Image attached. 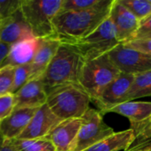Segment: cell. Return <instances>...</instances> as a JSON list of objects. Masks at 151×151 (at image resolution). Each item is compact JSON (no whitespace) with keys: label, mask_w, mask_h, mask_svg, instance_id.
Masks as SVG:
<instances>
[{"label":"cell","mask_w":151,"mask_h":151,"mask_svg":"<svg viewBox=\"0 0 151 151\" xmlns=\"http://www.w3.org/2000/svg\"><path fill=\"white\" fill-rule=\"evenodd\" d=\"M111 4L86 11L61 10L53 19L56 37L65 43H74L87 37L109 17Z\"/></svg>","instance_id":"obj_1"},{"label":"cell","mask_w":151,"mask_h":151,"mask_svg":"<svg viewBox=\"0 0 151 151\" xmlns=\"http://www.w3.org/2000/svg\"><path fill=\"white\" fill-rule=\"evenodd\" d=\"M85 59L73 43L62 42L40 78L46 92L56 87L79 83Z\"/></svg>","instance_id":"obj_2"},{"label":"cell","mask_w":151,"mask_h":151,"mask_svg":"<svg viewBox=\"0 0 151 151\" xmlns=\"http://www.w3.org/2000/svg\"><path fill=\"white\" fill-rule=\"evenodd\" d=\"M46 104L60 120L81 119L89 109L90 97L78 83L61 85L50 89Z\"/></svg>","instance_id":"obj_3"},{"label":"cell","mask_w":151,"mask_h":151,"mask_svg":"<svg viewBox=\"0 0 151 151\" xmlns=\"http://www.w3.org/2000/svg\"><path fill=\"white\" fill-rule=\"evenodd\" d=\"M64 0H22L20 11L34 37L57 38L53 19L62 10Z\"/></svg>","instance_id":"obj_4"},{"label":"cell","mask_w":151,"mask_h":151,"mask_svg":"<svg viewBox=\"0 0 151 151\" xmlns=\"http://www.w3.org/2000/svg\"><path fill=\"white\" fill-rule=\"evenodd\" d=\"M121 73L113 65L108 55L86 60L80 75L79 83L94 104L103 90Z\"/></svg>","instance_id":"obj_5"},{"label":"cell","mask_w":151,"mask_h":151,"mask_svg":"<svg viewBox=\"0 0 151 151\" xmlns=\"http://www.w3.org/2000/svg\"><path fill=\"white\" fill-rule=\"evenodd\" d=\"M74 44L85 61L108 54L120 42L110 16L87 37L73 43Z\"/></svg>","instance_id":"obj_6"},{"label":"cell","mask_w":151,"mask_h":151,"mask_svg":"<svg viewBox=\"0 0 151 151\" xmlns=\"http://www.w3.org/2000/svg\"><path fill=\"white\" fill-rule=\"evenodd\" d=\"M81 126L76 137L73 151H83L113 134L114 130L103 119L102 113L89 108L81 118Z\"/></svg>","instance_id":"obj_7"},{"label":"cell","mask_w":151,"mask_h":151,"mask_svg":"<svg viewBox=\"0 0 151 151\" xmlns=\"http://www.w3.org/2000/svg\"><path fill=\"white\" fill-rule=\"evenodd\" d=\"M107 55L122 73L135 76L151 70V55L128 48L122 43L111 50Z\"/></svg>","instance_id":"obj_8"},{"label":"cell","mask_w":151,"mask_h":151,"mask_svg":"<svg viewBox=\"0 0 151 151\" xmlns=\"http://www.w3.org/2000/svg\"><path fill=\"white\" fill-rule=\"evenodd\" d=\"M134 75L120 73L101 93L94 103L102 115L108 113L112 108L127 102V96L134 82Z\"/></svg>","instance_id":"obj_9"},{"label":"cell","mask_w":151,"mask_h":151,"mask_svg":"<svg viewBox=\"0 0 151 151\" xmlns=\"http://www.w3.org/2000/svg\"><path fill=\"white\" fill-rule=\"evenodd\" d=\"M109 16L115 27L119 42L126 43L132 41L139 27L140 20L119 0H113Z\"/></svg>","instance_id":"obj_10"},{"label":"cell","mask_w":151,"mask_h":151,"mask_svg":"<svg viewBox=\"0 0 151 151\" xmlns=\"http://www.w3.org/2000/svg\"><path fill=\"white\" fill-rule=\"evenodd\" d=\"M61 121L45 104L37 109L27 128L17 139L28 140L47 137Z\"/></svg>","instance_id":"obj_11"},{"label":"cell","mask_w":151,"mask_h":151,"mask_svg":"<svg viewBox=\"0 0 151 151\" xmlns=\"http://www.w3.org/2000/svg\"><path fill=\"white\" fill-rule=\"evenodd\" d=\"M32 30L26 21L20 8L12 15L1 20L0 42L12 45L19 42L33 38Z\"/></svg>","instance_id":"obj_12"},{"label":"cell","mask_w":151,"mask_h":151,"mask_svg":"<svg viewBox=\"0 0 151 151\" xmlns=\"http://www.w3.org/2000/svg\"><path fill=\"white\" fill-rule=\"evenodd\" d=\"M13 96L15 109L39 108L47 101V93L40 78L29 81Z\"/></svg>","instance_id":"obj_13"},{"label":"cell","mask_w":151,"mask_h":151,"mask_svg":"<svg viewBox=\"0 0 151 151\" xmlns=\"http://www.w3.org/2000/svg\"><path fill=\"white\" fill-rule=\"evenodd\" d=\"M38 108H19L0 122V134L4 140L17 139L27 128Z\"/></svg>","instance_id":"obj_14"},{"label":"cell","mask_w":151,"mask_h":151,"mask_svg":"<svg viewBox=\"0 0 151 151\" xmlns=\"http://www.w3.org/2000/svg\"><path fill=\"white\" fill-rule=\"evenodd\" d=\"M81 126V119L61 121L47 136L57 151H73V148Z\"/></svg>","instance_id":"obj_15"},{"label":"cell","mask_w":151,"mask_h":151,"mask_svg":"<svg viewBox=\"0 0 151 151\" xmlns=\"http://www.w3.org/2000/svg\"><path fill=\"white\" fill-rule=\"evenodd\" d=\"M39 42V38L33 37L12 44L2 66L10 65L16 67L31 64L38 49Z\"/></svg>","instance_id":"obj_16"},{"label":"cell","mask_w":151,"mask_h":151,"mask_svg":"<svg viewBox=\"0 0 151 151\" xmlns=\"http://www.w3.org/2000/svg\"><path fill=\"white\" fill-rule=\"evenodd\" d=\"M110 112L127 117L130 121V129H132L150 119L151 102H125L112 108L108 113Z\"/></svg>","instance_id":"obj_17"},{"label":"cell","mask_w":151,"mask_h":151,"mask_svg":"<svg viewBox=\"0 0 151 151\" xmlns=\"http://www.w3.org/2000/svg\"><path fill=\"white\" fill-rule=\"evenodd\" d=\"M61 43L58 38L40 39L38 49L31 63L34 79L42 77Z\"/></svg>","instance_id":"obj_18"},{"label":"cell","mask_w":151,"mask_h":151,"mask_svg":"<svg viewBox=\"0 0 151 151\" xmlns=\"http://www.w3.org/2000/svg\"><path fill=\"white\" fill-rule=\"evenodd\" d=\"M134 139V132L130 128L114 133L106 139L94 144L83 151H127Z\"/></svg>","instance_id":"obj_19"},{"label":"cell","mask_w":151,"mask_h":151,"mask_svg":"<svg viewBox=\"0 0 151 151\" xmlns=\"http://www.w3.org/2000/svg\"><path fill=\"white\" fill-rule=\"evenodd\" d=\"M151 96V70L134 76V82L127 96V102Z\"/></svg>","instance_id":"obj_20"},{"label":"cell","mask_w":151,"mask_h":151,"mask_svg":"<svg viewBox=\"0 0 151 151\" xmlns=\"http://www.w3.org/2000/svg\"><path fill=\"white\" fill-rule=\"evenodd\" d=\"M12 142L19 151H57L48 137L28 140L14 139Z\"/></svg>","instance_id":"obj_21"},{"label":"cell","mask_w":151,"mask_h":151,"mask_svg":"<svg viewBox=\"0 0 151 151\" xmlns=\"http://www.w3.org/2000/svg\"><path fill=\"white\" fill-rule=\"evenodd\" d=\"M113 0H64L62 11H86L109 6Z\"/></svg>","instance_id":"obj_22"},{"label":"cell","mask_w":151,"mask_h":151,"mask_svg":"<svg viewBox=\"0 0 151 151\" xmlns=\"http://www.w3.org/2000/svg\"><path fill=\"white\" fill-rule=\"evenodd\" d=\"M140 21L151 15V3L150 0H119Z\"/></svg>","instance_id":"obj_23"},{"label":"cell","mask_w":151,"mask_h":151,"mask_svg":"<svg viewBox=\"0 0 151 151\" xmlns=\"http://www.w3.org/2000/svg\"><path fill=\"white\" fill-rule=\"evenodd\" d=\"M34 79L31 64L16 66L14 70V83L12 94H15L29 81Z\"/></svg>","instance_id":"obj_24"},{"label":"cell","mask_w":151,"mask_h":151,"mask_svg":"<svg viewBox=\"0 0 151 151\" xmlns=\"http://www.w3.org/2000/svg\"><path fill=\"white\" fill-rule=\"evenodd\" d=\"M134 135V142L127 151L132 150L134 149H136L137 147L146 143L150 141L151 138V119L150 120L146 121L145 123L132 128Z\"/></svg>","instance_id":"obj_25"},{"label":"cell","mask_w":151,"mask_h":151,"mask_svg":"<svg viewBox=\"0 0 151 151\" xmlns=\"http://www.w3.org/2000/svg\"><path fill=\"white\" fill-rule=\"evenodd\" d=\"M15 67L4 65L0 68V96L12 94L14 83Z\"/></svg>","instance_id":"obj_26"},{"label":"cell","mask_w":151,"mask_h":151,"mask_svg":"<svg viewBox=\"0 0 151 151\" xmlns=\"http://www.w3.org/2000/svg\"><path fill=\"white\" fill-rule=\"evenodd\" d=\"M15 109L13 94L0 96V122L6 119Z\"/></svg>","instance_id":"obj_27"},{"label":"cell","mask_w":151,"mask_h":151,"mask_svg":"<svg viewBox=\"0 0 151 151\" xmlns=\"http://www.w3.org/2000/svg\"><path fill=\"white\" fill-rule=\"evenodd\" d=\"M22 0H0V16L8 18L20 8Z\"/></svg>","instance_id":"obj_28"},{"label":"cell","mask_w":151,"mask_h":151,"mask_svg":"<svg viewBox=\"0 0 151 151\" xmlns=\"http://www.w3.org/2000/svg\"><path fill=\"white\" fill-rule=\"evenodd\" d=\"M151 39V15L140 21L139 27L133 40Z\"/></svg>","instance_id":"obj_29"},{"label":"cell","mask_w":151,"mask_h":151,"mask_svg":"<svg viewBox=\"0 0 151 151\" xmlns=\"http://www.w3.org/2000/svg\"><path fill=\"white\" fill-rule=\"evenodd\" d=\"M128 48H132L146 54L151 55V39H143V40H132L128 42L122 43Z\"/></svg>","instance_id":"obj_30"},{"label":"cell","mask_w":151,"mask_h":151,"mask_svg":"<svg viewBox=\"0 0 151 151\" xmlns=\"http://www.w3.org/2000/svg\"><path fill=\"white\" fill-rule=\"evenodd\" d=\"M11 46L10 44H6V43H3L0 42V68L2 67V65L4 63V61L5 60L9 51H10V49H11Z\"/></svg>","instance_id":"obj_31"},{"label":"cell","mask_w":151,"mask_h":151,"mask_svg":"<svg viewBox=\"0 0 151 151\" xmlns=\"http://www.w3.org/2000/svg\"><path fill=\"white\" fill-rule=\"evenodd\" d=\"M0 151H19L12 143V140H4L0 145Z\"/></svg>","instance_id":"obj_32"},{"label":"cell","mask_w":151,"mask_h":151,"mask_svg":"<svg viewBox=\"0 0 151 151\" xmlns=\"http://www.w3.org/2000/svg\"><path fill=\"white\" fill-rule=\"evenodd\" d=\"M136 149H145V150H148L151 151V141L147 142L146 143H144V144H142V145L137 147ZM136 149H134V150H136Z\"/></svg>","instance_id":"obj_33"},{"label":"cell","mask_w":151,"mask_h":151,"mask_svg":"<svg viewBox=\"0 0 151 151\" xmlns=\"http://www.w3.org/2000/svg\"><path fill=\"white\" fill-rule=\"evenodd\" d=\"M131 151H150L148 150H145V149H136V150H134Z\"/></svg>","instance_id":"obj_34"},{"label":"cell","mask_w":151,"mask_h":151,"mask_svg":"<svg viewBox=\"0 0 151 151\" xmlns=\"http://www.w3.org/2000/svg\"><path fill=\"white\" fill-rule=\"evenodd\" d=\"M4 137L2 136V134H0V145L4 142Z\"/></svg>","instance_id":"obj_35"},{"label":"cell","mask_w":151,"mask_h":151,"mask_svg":"<svg viewBox=\"0 0 151 151\" xmlns=\"http://www.w3.org/2000/svg\"><path fill=\"white\" fill-rule=\"evenodd\" d=\"M2 19H2V17H1V16H0V21H1V20H2Z\"/></svg>","instance_id":"obj_36"},{"label":"cell","mask_w":151,"mask_h":151,"mask_svg":"<svg viewBox=\"0 0 151 151\" xmlns=\"http://www.w3.org/2000/svg\"><path fill=\"white\" fill-rule=\"evenodd\" d=\"M0 28H1V21H0Z\"/></svg>","instance_id":"obj_37"},{"label":"cell","mask_w":151,"mask_h":151,"mask_svg":"<svg viewBox=\"0 0 151 151\" xmlns=\"http://www.w3.org/2000/svg\"><path fill=\"white\" fill-rule=\"evenodd\" d=\"M150 3H151V0H150Z\"/></svg>","instance_id":"obj_38"}]
</instances>
